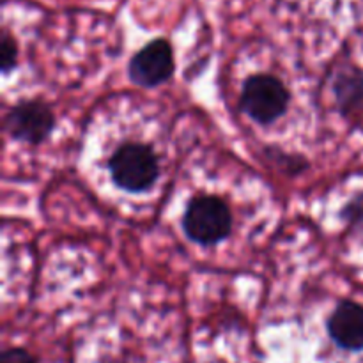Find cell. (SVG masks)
<instances>
[{"instance_id": "3", "label": "cell", "mask_w": 363, "mask_h": 363, "mask_svg": "<svg viewBox=\"0 0 363 363\" xmlns=\"http://www.w3.org/2000/svg\"><path fill=\"white\" fill-rule=\"evenodd\" d=\"M289 89L273 74H254L241 92V108L259 124L275 123L289 106Z\"/></svg>"}, {"instance_id": "8", "label": "cell", "mask_w": 363, "mask_h": 363, "mask_svg": "<svg viewBox=\"0 0 363 363\" xmlns=\"http://www.w3.org/2000/svg\"><path fill=\"white\" fill-rule=\"evenodd\" d=\"M18 62V45L14 38H11L9 32L4 30L2 39H0V67L4 73H9L16 67Z\"/></svg>"}, {"instance_id": "11", "label": "cell", "mask_w": 363, "mask_h": 363, "mask_svg": "<svg viewBox=\"0 0 363 363\" xmlns=\"http://www.w3.org/2000/svg\"><path fill=\"white\" fill-rule=\"evenodd\" d=\"M103 363H124V362H121V360H106V362H103Z\"/></svg>"}, {"instance_id": "10", "label": "cell", "mask_w": 363, "mask_h": 363, "mask_svg": "<svg viewBox=\"0 0 363 363\" xmlns=\"http://www.w3.org/2000/svg\"><path fill=\"white\" fill-rule=\"evenodd\" d=\"M344 216L350 220L351 223H360L363 222V197L354 199L344 209Z\"/></svg>"}, {"instance_id": "7", "label": "cell", "mask_w": 363, "mask_h": 363, "mask_svg": "<svg viewBox=\"0 0 363 363\" xmlns=\"http://www.w3.org/2000/svg\"><path fill=\"white\" fill-rule=\"evenodd\" d=\"M337 103L346 117H353L363 110V74L354 67L342 69L333 84Z\"/></svg>"}, {"instance_id": "5", "label": "cell", "mask_w": 363, "mask_h": 363, "mask_svg": "<svg viewBox=\"0 0 363 363\" xmlns=\"http://www.w3.org/2000/svg\"><path fill=\"white\" fill-rule=\"evenodd\" d=\"M55 126L52 110L41 101H23L9 110L6 128L14 138L27 144H41Z\"/></svg>"}, {"instance_id": "4", "label": "cell", "mask_w": 363, "mask_h": 363, "mask_svg": "<svg viewBox=\"0 0 363 363\" xmlns=\"http://www.w3.org/2000/svg\"><path fill=\"white\" fill-rule=\"evenodd\" d=\"M174 73L172 46L165 39H155L135 53L130 62V78L142 87H156Z\"/></svg>"}, {"instance_id": "9", "label": "cell", "mask_w": 363, "mask_h": 363, "mask_svg": "<svg viewBox=\"0 0 363 363\" xmlns=\"http://www.w3.org/2000/svg\"><path fill=\"white\" fill-rule=\"evenodd\" d=\"M0 363H38V360L21 347H11V350L4 351Z\"/></svg>"}, {"instance_id": "6", "label": "cell", "mask_w": 363, "mask_h": 363, "mask_svg": "<svg viewBox=\"0 0 363 363\" xmlns=\"http://www.w3.org/2000/svg\"><path fill=\"white\" fill-rule=\"evenodd\" d=\"M328 333L342 350H363V305L357 301H342L337 305L328 319Z\"/></svg>"}, {"instance_id": "1", "label": "cell", "mask_w": 363, "mask_h": 363, "mask_svg": "<svg viewBox=\"0 0 363 363\" xmlns=\"http://www.w3.org/2000/svg\"><path fill=\"white\" fill-rule=\"evenodd\" d=\"M183 229L195 243L216 245L233 230V213L220 197L197 195L184 211Z\"/></svg>"}, {"instance_id": "2", "label": "cell", "mask_w": 363, "mask_h": 363, "mask_svg": "<svg viewBox=\"0 0 363 363\" xmlns=\"http://www.w3.org/2000/svg\"><path fill=\"white\" fill-rule=\"evenodd\" d=\"M113 183L128 191H144L156 183L160 176L158 158L144 144H124L108 160Z\"/></svg>"}]
</instances>
